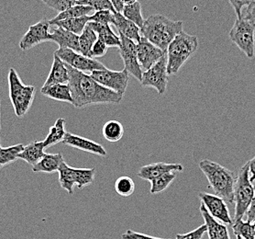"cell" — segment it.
I'll use <instances>...</instances> for the list:
<instances>
[{
  "instance_id": "1",
  "label": "cell",
  "mask_w": 255,
  "mask_h": 239,
  "mask_svg": "<svg viewBox=\"0 0 255 239\" xmlns=\"http://www.w3.org/2000/svg\"><path fill=\"white\" fill-rule=\"evenodd\" d=\"M69 71V85L73 105L76 109L96 104H120L123 95L105 88L96 81L90 75L76 70L67 64Z\"/></svg>"
},
{
  "instance_id": "2",
  "label": "cell",
  "mask_w": 255,
  "mask_h": 239,
  "mask_svg": "<svg viewBox=\"0 0 255 239\" xmlns=\"http://www.w3.org/2000/svg\"><path fill=\"white\" fill-rule=\"evenodd\" d=\"M183 26L184 23L181 20L174 21L163 15L157 14L145 19L140 32L148 41L166 52L174 37L183 31Z\"/></svg>"
},
{
  "instance_id": "3",
  "label": "cell",
  "mask_w": 255,
  "mask_h": 239,
  "mask_svg": "<svg viewBox=\"0 0 255 239\" xmlns=\"http://www.w3.org/2000/svg\"><path fill=\"white\" fill-rule=\"evenodd\" d=\"M199 169L209 181V188L215 195L223 199L227 204H234L235 176L230 169L209 159L199 162Z\"/></svg>"
},
{
  "instance_id": "4",
  "label": "cell",
  "mask_w": 255,
  "mask_h": 239,
  "mask_svg": "<svg viewBox=\"0 0 255 239\" xmlns=\"http://www.w3.org/2000/svg\"><path fill=\"white\" fill-rule=\"evenodd\" d=\"M197 36L181 31L174 37L167 48V73L169 76L176 75L182 66L191 58L198 49Z\"/></svg>"
},
{
  "instance_id": "5",
  "label": "cell",
  "mask_w": 255,
  "mask_h": 239,
  "mask_svg": "<svg viewBox=\"0 0 255 239\" xmlns=\"http://www.w3.org/2000/svg\"><path fill=\"white\" fill-rule=\"evenodd\" d=\"M8 88L9 99L11 100L14 112L17 118H22L27 114L33 103L35 97L34 86L25 85L15 68L8 71Z\"/></svg>"
},
{
  "instance_id": "6",
  "label": "cell",
  "mask_w": 255,
  "mask_h": 239,
  "mask_svg": "<svg viewBox=\"0 0 255 239\" xmlns=\"http://www.w3.org/2000/svg\"><path fill=\"white\" fill-rule=\"evenodd\" d=\"M255 194V186L250 179L249 165L244 164L239 171L234 184V220L243 219Z\"/></svg>"
},
{
  "instance_id": "7",
  "label": "cell",
  "mask_w": 255,
  "mask_h": 239,
  "mask_svg": "<svg viewBox=\"0 0 255 239\" xmlns=\"http://www.w3.org/2000/svg\"><path fill=\"white\" fill-rule=\"evenodd\" d=\"M58 173L60 186L70 195H73L75 187L82 190L93 183L96 169H76L70 167L64 161L59 169Z\"/></svg>"
},
{
  "instance_id": "8",
  "label": "cell",
  "mask_w": 255,
  "mask_h": 239,
  "mask_svg": "<svg viewBox=\"0 0 255 239\" xmlns=\"http://www.w3.org/2000/svg\"><path fill=\"white\" fill-rule=\"evenodd\" d=\"M230 39L248 58H255V22L244 17L236 18L230 31Z\"/></svg>"
},
{
  "instance_id": "9",
  "label": "cell",
  "mask_w": 255,
  "mask_h": 239,
  "mask_svg": "<svg viewBox=\"0 0 255 239\" xmlns=\"http://www.w3.org/2000/svg\"><path fill=\"white\" fill-rule=\"evenodd\" d=\"M167 73V53L157 63L142 73L140 84L142 87L154 88L157 93L162 96L166 92L168 85Z\"/></svg>"
},
{
  "instance_id": "10",
  "label": "cell",
  "mask_w": 255,
  "mask_h": 239,
  "mask_svg": "<svg viewBox=\"0 0 255 239\" xmlns=\"http://www.w3.org/2000/svg\"><path fill=\"white\" fill-rule=\"evenodd\" d=\"M66 64L76 70L81 72H92L95 70H105L107 67L99 60L90 58L81 53H77L69 48H59L54 52Z\"/></svg>"
},
{
  "instance_id": "11",
  "label": "cell",
  "mask_w": 255,
  "mask_h": 239,
  "mask_svg": "<svg viewBox=\"0 0 255 239\" xmlns=\"http://www.w3.org/2000/svg\"><path fill=\"white\" fill-rule=\"evenodd\" d=\"M91 77L105 88L111 89L117 93L123 95L127 90L128 84V72L125 68L122 71L110 69L95 70L90 73Z\"/></svg>"
},
{
  "instance_id": "12",
  "label": "cell",
  "mask_w": 255,
  "mask_h": 239,
  "mask_svg": "<svg viewBox=\"0 0 255 239\" xmlns=\"http://www.w3.org/2000/svg\"><path fill=\"white\" fill-rule=\"evenodd\" d=\"M121 46L120 54L122 56L125 69L139 81H141L142 68L140 66L137 54V44L135 41L120 33Z\"/></svg>"
},
{
  "instance_id": "13",
  "label": "cell",
  "mask_w": 255,
  "mask_h": 239,
  "mask_svg": "<svg viewBox=\"0 0 255 239\" xmlns=\"http://www.w3.org/2000/svg\"><path fill=\"white\" fill-rule=\"evenodd\" d=\"M50 20L46 18H43L34 25H31L19 41L18 46L20 50L25 52L42 42L50 41Z\"/></svg>"
},
{
  "instance_id": "14",
  "label": "cell",
  "mask_w": 255,
  "mask_h": 239,
  "mask_svg": "<svg viewBox=\"0 0 255 239\" xmlns=\"http://www.w3.org/2000/svg\"><path fill=\"white\" fill-rule=\"evenodd\" d=\"M198 196L210 216L224 225L232 226L233 224L232 216L230 215L227 203L223 199L215 194L207 193H199Z\"/></svg>"
},
{
  "instance_id": "15",
  "label": "cell",
  "mask_w": 255,
  "mask_h": 239,
  "mask_svg": "<svg viewBox=\"0 0 255 239\" xmlns=\"http://www.w3.org/2000/svg\"><path fill=\"white\" fill-rule=\"evenodd\" d=\"M136 44L138 60L141 68L144 70L149 69L166 53L151 43V41H148L143 36L138 42H136Z\"/></svg>"
},
{
  "instance_id": "16",
  "label": "cell",
  "mask_w": 255,
  "mask_h": 239,
  "mask_svg": "<svg viewBox=\"0 0 255 239\" xmlns=\"http://www.w3.org/2000/svg\"><path fill=\"white\" fill-rule=\"evenodd\" d=\"M65 146H71L76 149H79L82 151L87 152L93 155H97L99 157H106L108 152L106 151L104 146L100 145L97 142L87 139L85 137H82L79 135L67 133L65 134L64 140L62 142Z\"/></svg>"
},
{
  "instance_id": "17",
  "label": "cell",
  "mask_w": 255,
  "mask_h": 239,
  "mask_svg": "<svg viewBox=\"0 0 255 239\" xmlns=\"http://www.w3.org/2000/svg\"><path fill=\"white\" fill-rule=\"evenodd\" d=\"M184 170V167L181 164L163 163V162H157V163L149 164L141 167L137 173L139 179L144 181H150L155 180L158 177L163 175L168 172H182Z\"/></svg>"
},
{
  "instance_id": "18",
  "label": "cell",
  "mask_w": 255,
  "mask_h": 239,
  "mask_svg": "<svg viewBox=\"0 0 255 239\" xmlns=\"http://www.w3.org/2000/svg\"><path fill=\"white\" fill-rule=\"evenodd\" d=\"M199 210L207 227L209 239H231L226 225L218 221L214 217L210 216L202 203L200 204Z\"/></svg>"
},
{
  "instance_id": "19",
  "label": "cell",
  "mask_w": 255,
  "mask_h": 239,
  "mask_svg": "<svg viewBox=\"0 0 255 239\" xmlns=\"http://www.w3.org/2000/svg\"><path fill=\"white\" fill-rule=\"evenodd\" d=\"M69 78L67 64L56 53H54L52 68L43 86H50L53 84H68Z\"/></svg>"
},
{
  "instance_id": "20",
  "label": "cell",
  "mask_w": 255,
  "mask_h": 239,
  "mask_svg": "<svg viewBox=\"0 0 255 239\" xmlns=\"http://www.w3.org/2000/svg\"><path fill=\"white\" fill-rule=\"evenodd\" d=\"M50 41L56 42L59 48H69L77 53H80L79 35H76L67 29L57 27L50 34Z\"/></svg>"
},
{
  "instance_id": "21",
  "label": "cell",
  "mask_w": 255,
  "mask_h": 239,
  "mask_svg": "<svg viewBox=\"0 0 255 239\" xmlns=\"http://www.w3.org/2000/svg\"><path fill=\"white\" fill-rule=\"evenodd\" d=\"M41 93L49 99L61 102H67L71 104L74 102L68 84H53L50 86H43L41 88Z\"/></svg>"
},
{
  "instance_id": "22",
  "label": "cell",
  "mask_w": 255,
  "mask_h": 239,
  "mask_svg": "<svg viewBox=\"0 0 255 239\" xmlns=\"http://www.w3.org/2000/svg\"><path fill=\"white\" fill-rule=\"evenodd\" d=\"M114 26L116 27L119 32L122 35L127 37L135 42H138L142 35L140 34V28L132 21L125 18L122 13H115V22Z\"/></svg>"
},
{
  "instance_id": "23",
  "label": "cell",
  "mask_w": 255,
  "mask_h": 239,
  "mask_svg": "<svg viewBox=\"0 0 255 239\" xmlns=\"http://www.w3.org/2000/svg\"><path fill=\"white\" fill-rule=\"evenodd\" d=\"M64 159L61 153L57 154H45L43 158L34 166H32V171L35 173H53L57 172Z\"/></svg>"
},
{
  "instance_id": "24",
  "label": "cell",
  "mask_w": 255,
  "mask_h": 239,
  "mask_svg": "<svg viewBox=\"0 0 255 239\" xmlns=\"http://www.w3.org/2000/svg\"><path fill=\"white\" fill-rule=\"evenodd\" d=\"M87 25L97 32L99 39L104 41L107 46H121V38L112 30L111 25L92 22V21H89Z\"/></svg>"
},
{
  "instance_id": "25",
  "label": "cell",
  "mask_w": 255,
  "mask_h": 239,
  "mask_svg": "<svg viewBox=\"0 0 255 239\" xmlns=\"http://www.w3.org/2000/svg\"><path fill=\"white\" fill-rule=\"evenodd\" d=\"M44 149L45 147L43 146V142H31L28 146H24L23 150L18 155V159L24 160L29 165L34 166L45 155Z\"/></svg>"
},
{
  "instance_id": "26",
  "label": "cell",
  "mask_w": 255,
  "mask_h": 239,
  "mask_svg": "<svg viewBox=\"0 0 255 239\" xmlns=\"http://www.w3.org/2000/svg\"><path fill=\"white\" fill-rule=\"evenodd\" d=\"M65 134V120L63 118H59L49 130V134L47 135L46 138L42 141L45 149L53 145L58 144L60 142H63Z\"/></svg>"
},
{
  "instance_id": "27",
  "label": "cell",
  "mask_w": 255,
  "mask_h": 239,
  "mask_svg": "<svg viewBox=\"0 0 255 239\" xmlns=\"http://www.w3.org/2000/svg\"><path fill=\"white\" fill-rule=\"evenodd\" d=\"M88 22H89V16H84L80 18H66L63 20H59L56 22H53L51 25L67 29L76 35H80Z\"/></svg>"
},
{
  "instance_id": "28",
  "label": "cell",
  "mask_w": 255,
  "mask_h": 239,
  "mask_svg": "<svg viewBox=\"0 0 255 239\" xmlns=\"http://www.w3.org/2000/svg\"><path fill=\"white\" fill-rule=\"evenodd\" d=\"M93 11L94 9L91 6H83V5L76 4L75 6H71L64 11L58 13V15L56 17H54L50 20V24L56 22L59 20L66 19V18H80L84 16H89V14Z\"/></svg>"
},
{
  "instance_id": "29",
  "label": "cell",
  "mask_w": 255,
  "mask_h": 239,
  "mask_svg": "<svg viewBox=\"0 0 255 239\" xmlns=\"http://www.w3.org/2000/svg\"><path fill=\"white\" fill-rule=\"evenodd\" d=\"M103 137L111 143H116L122 139L124 134V128L122 123L111 120L105 123L102 128Z\"/></svg>"
},
{
  "instance_id": "30",
  "label": "cell",
  "mask_w": 255,
  "mask_h": 239,
  "mask_svg": "<svg viewBox=\"0 0 255 239\" xmlns=\"http://www.w3.org/2000/svg\"><path fill=\"white\" fill-rule=\"evenodd\" d=\"M122 15L125 18H128V20L136 24L139 28H141L143 26L145 19L142 16L141 5L139 1H136L132 4L125 5L123 10H122Z\"/></svg>"
},
{
  "instance_id": "31",
  "label": "cell",
  "mask_w": 255,
  "mask_h": 239,
  "mask_svg": "<svg viewBox=\"0 0 255 239\" xmlns=\"http://www.w3.org/2000/svg\"><path fill=\"white\" fill-rule=\"evenodd\" d=\"M97 32L91 29L88 25L83 30L79 35V45H80V53L87 56L90 52L94 43L98 40Z\"/></svg>"
},
{
  "instance_id": "32",
  "label": "cell",
  "mask_w": 255,
  "mask_h": 239,
  "mask_svg": "<svg viewBox=\"0 0 255 239\" xmlns=\"http://www.w3.org/2000/svg\"><path fill=\"white\" fill-rule=\"evenodd\" d=\"M176 173L177 172H174V171L168 172V173H165L163 175L158 177L155 180L151 181L150 193L151 194H157V193L164 192L175 180Z\"/></svg>"
},
{
  "instance_id": "33",
  "label": "cell",
  "mask_w": 255,
  "mask_h": 239,
  "mask_svg": "<svg viewBox=\"0 0 255 239\" xmlns=\"http://www.w3.org/2000/svg\"><path fill=\"white\" fill-rule=\"evenodd\" d=\"M22 144H18L15 146H8V147H1L0 148V165L2 167L6 166L8 164L13 163L18 158V155L24 149Z\"/></svg>"
},
{
  "instance_id": "34",
  "label": "cell",
  "mask_w": 255,
  "mask_h": 239,
  "mask_svg": "<svg viewBox=\"0 0 255 239\" xmlns=\"http://www.w3.org/2000/svg\"><path fill=\"white\" fill-rule=\"evenodd\" d=\"M114 188L120 196L128 198L131 196L135 192V183L131 178L124 176L117 180Z\"/></svg>"
},
{
  "instance_id": "35",
  "label": "cell",
  "mask_w": 255,
  "mask_h": 239,
  "mask_svg": "<svg viewBox=\"0 0 255 239\" xmlns=\"http://www.w3.org/2000/svg\"><path fill=\"white\" fill-rule=\"evenodd\" d=\"M232 227L235 236H239L243 239H255L252 228V223L244 221L243 219H238L233 221Z\"/></svg>"
},
{
  "instance_id": "36",
  "label": "cell",
  "mask_w": 255,
  "mask_h": 239,
  "mask_svg": "<svg viewBox=\"0 0 255 239\" xmlns=\"http://www.w3.org/2000/svg\"><path fill=\"white\" fill-rule=\"evenodd\" d=\"M77 5L91 6L94 10H111L116 12L111 0H77Z\"/></svg>"
},
{
  "instance_id": "37",
  "label": "cell",
  "mask_w": 255,
  "mask_h": 239,
  "mask_svg": "<svg viewBox=\"0 0 255 239\" xmlns=\"http://www.w3.org/2000/svg\"><path fill=\"white\" fill-rule=\"evenodd\" d=\"M115 13L116 12H112L111 10H98V11L95 12L93 15L89 16V21L114 25Z\"/></svg>"
},
{
  "instance_id": "38",
  "label": "cell",
  "mask_w": 255,
  "mask_h": 239,
  "mask_svg": "<svg viewBox=\"0 0 255 239\" xmlns=\"http://www.w3.org/2000/svg\"><path fill=\"white\" fill-rule=\"evenodd\" d=\"M46 6L54 9L55 11L62 12L69 8L71 6L76 5V1L74 0H41Z\"/></svg>"
},
{
  "instance_id": "39",
  "label": "cell",
  "mask_w": 255,
  "mask_h": 239,
  "mask_svg": "<svg viewBox=\"0 0 255 239\" xmlns=\"http://www.w3.org/2000/svg\"><path fill=\"white\" fill-rule=\"evenodd\" d=\"M108 48L107 44L105 43L104 41H101L100 39L98 38L97 41L93 44V46L91 48L90 52L88 53V57L90 58H100L103 57L105 54L108 52Z\"/></svg>"
},
{
  "instance_id": "40",
  "label": "cell",
  "mask_w": 255,
  "mask_h": 239,
  "mask_svg": "<svg viewBox=\"0 0 255 239\" xmlns=\"http://www.w3.org/2000/svg\"><path fill=\"white\" fill-rule=\"evenodd\" d=\"M207 233V227L206 225L200 226L199 228H196L191 232L186 234H177L175 239H202L204 235Z\"/></svg>"
},
{
  "instance_id": "41",
  "label": "cell",
  "mask_w": 255,
  "mask_h": 239,
  "mask_svg": "<svg viewBox=\"0 0 255 239\" xmlns=\"http://www.w3.org/2000/svg\"><path fill=\"white\" fill-rule=\"evenodd\" d=\"M230 4L234 8V11L237 15V18H241L244 7L255 3V0H229Z\"/></svg>"
},
{
  "instance_id": "42",
  "label": "cell",
  "mask_w": 255,
  "mask_h": 239,
  "mask_svg": "<svg viewBox=\"0 0 255 239\" xmlns=\"http://www.w3.org/2000/svg\"><path fill=\"white\" fill-rule=\"evenodd\" d=\"M122 239H160V238H154L145 234L138 233L133 230H127L126 232L122 235Z\"/></svg>"
},
{
  "instance_id": "43",
  "label": "cell",
  "mask_w": 255,
  "mask_h": 239,
  "mask_svg": "<svg viewBox=\"0 0 255 239\" xmlns=\"http://www.w3.org/2000/svg\"><path fill=\"white\" fill-rule=\"evenodd\" d=\"M242 17L247 18L255 23V3H253L244 8Z\"/></svg>"
},
{
  "instance_id": "44",
  "label": "cell",
  "mask_w": 255,
  "mask_h": 239,
  "mask_svg": "<svg viewBox=\"0 0 255 239\" xmlns=\"http://www.w3.org/2000/svg\"><path fill=\"white\" fill-rule=\"evenodd\" d=\"M246 221L250 222V223H253L255 220V194H254V197L253 200L251 202L250 204L249 208L246 212Z\"/></svg>"
},
{
  "instance_id": "45",
  "label": "cell",
  "mask_w": 255,
  "mask_h": 239,
  "mask_svg": "<svg viewBox=\"0 0 255 239\" xmlns=\"http://www.w3.org/2000/svg\"><path fill=\"white\" fill-rule=\"evenodd\" d=\"M248 165H249L250 179L252 182H254L255 181V157L248 161Z\"/></svg>"
},
{
  "instance_id": "46",
  "label": "cell",
  "mask_w": 255,
  "mask_h": 239,
  "mask_svg": "<svg viewBox=\"0 0 255 239\" xmlns=\"http://www.w3.org/2000/svg\"><path fill=\"white\" fill-rule=\"evenodd\" d=\"M111 2L112 3L113 6H114L116 12L122 13V10H123L125 5L123 4V2H122V0H111Z\"/></svg>"
},
{
  "instance_id": "47",
  "label": "cell",
  "mask_w": 255,
  "mask_h": 239,
  "mask_svg": "<svg viewBox=\"0 0 255 239\" xmlns=\"http://www.w3.org/2000/svg\"><path fill=\"white\" fill-rule=\"evenodd\" d=\"M124 5H128V4H132L134 2L138 1V0H122Z\"/></svg>"
},
{
  "instance_id": "48",
  "label": "cell",
  "mask_w": 255,
  "mask_h": 239,
  "mask_svg": "<svg viewBox=\"0 0 255 239\" xmlns=\"http://www.w3.org/2000/svg\"><path fill=\"white\" fill-rule=\"evenodd\" d=\"M252 228H253V232H254L255 237V220L252 223Z\"/></svg>"
},
{
  "instance_id": "49",
  "label": "cell",
  "mask_w": 255,
  "mask_h": 239,
  "mask_svg": "<svg viewBox=\"0 0 255 239\" xmlns=\"http://www.w3.org/2000/svg\"><path fill=\"white\" fill-rule=\"evenodd\" d=\"M0 117H1V99H0ZM0 132H1V123H0Z\"/></svg>"
},
{
  "instance_id": "50",
  "label": "cell",
  "mask_w": 255,
  "mask_h": 239,
  "mask_svg": "<svg viewBox=\"0 0 255 239\" xmlns=\"http://www.w3.org/2000/svg\"><path fill=\"white\" fill-rule=\"evenodd\" d=\"M236 237H237V239H243L241 237H239V236H236Z\"/></svg>"
},
{
  "instance_id": "51",
  "label": "cell",
  "mask_w": 255,
  "mask_h": 239,
  "mask_svg": "<svg viewBox=\"0 0 255 239\" xmlns=\"http://www.w3.org/2000/svg\"><path fill=\"white\" fill-rule=\"evenodd\" d=\"M2 146H1V139H0V148H1Z\"/></svg>"
},
{
  "instance_id": "52",
  "label": "cell",
  "mask_w": 255,
  "mask_h": 239,
  "mask_svg": "<svg viewBox=\"0 0 255 239\" xmlns=\"http://www.w3.org/2000/svg\"><path fill=\"white\" fill-rule=\"evenodd\" d=\"M1 168H2V166H1V165H0V169H1Z\"/></svg>"
},
{
  "instance_id": "53",
  "label": "cell",
  "mask_w": 255,
  "mask_h": 239,
  "mask_svg": "<svg viewBox=\"0 0 255 239\" xmlns=\"http://www.w3.org/2000/svg\"><path fill=\"white\" fill-rule=\"evenodd\" d=\"M74 1H76H76H77V0H74Z\"/></svg>"
}]
</instances>
